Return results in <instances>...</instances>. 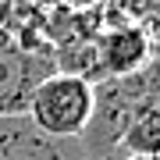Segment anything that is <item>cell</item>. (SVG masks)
<instances>
[{"label":"cell","instance_id":"1","mask_svg":"<svg viewBox=\"0 0 160 160\" xmlns=\"http://www.w3.org/2000/svg\"><path fill=\"white\" fill-rule=\"evenodd\" d=\"M160 107V46L142 71L92 86V118L78 135L86 160H121V135L135 118Z\"/></svg>","mask_w":160,"mask_h":160},{"label":"cell","instance_id":"4","mask_svg":"<svg viewBox=\"0 0 160 160\" xmlns=\"http://www.w3.org/2000/svg\"><path fill=\"white\" fill-rule=\"evenodd\" d=\"M46 75H53L50 50H25L0 36V118L25 114L32 89Z\"/></svg>","mask_w":160,"mask_h":160},{"label":"cell","instance_id":"7","mask_svg":"<svg viewBox=\"0 0 160 160\" xmlns=\"http://www.w3.org/2000/svg\"><path fill=\"white\" fill-rule=\"evenodd\" d=\"M103 7L121 22L139 25L160 46V0H103Z\"/></svg>","mask_w":160,"mask_h":160},{"label":"cell","instance_id":"3","mask_svg":"<svg viewBox=\"0 0 160 160\" xmlns=\"http://www.w3.org/2000/svg\"><path fill=\"white\" fill-rule=\"evenodd\" d=\"M103 7V4H100ZM157 43L139 29V25H128L114 18L103 7V25L96 36V46H92V68H96V82L103 78H125V75L142 71L149 57H153Z\"/></svg>","mask_w":160,"mask_h":160},{"label":"cell","instance_id":"6","mask_svg":"<svg viewBox=\"0 0 160 160\" xmlns=\"http://www.w3.org/2000/svg\"><path fill=\"white\" fill-rule=\"evenodd\" d=\"M121 157L160 160V107L128 125V132L121 135Z\"/></svg>","mask_w":160,"mask_h":160},{"label":"cell","instance_id":"8","mask_svg":"<svg viewBox=\"0 0 160 160\" xmlns=\"http://www.w3.org/2000/svg\"><path fill=\"white\" fill-rule=\"evenodd\" d=\"M57 4L64 7V11H75V14H82V11H96V7L103 4V0H57Z\"/></svg>","mask_w":160,"mask_h":160},{"label":"cell","instance_id":"2","mask_svg":"<svg viewBox=\"0 0 160 160\" xmlns=\"http://www.w3.org/2000/svg\"><path fill=\"white\" fill-rule=\"evenodd\" d=\"M25 118L53 139H78L92 118V86L78 75L53 71L32 89Z\"/></svg>","mask_w":160,"mask_h":160},{"label":"cell","instance_id":"5","mask_svg":"<svg viewBox=\"0 0 160 160\" xmlns=\"http://www.w3.org/2000/svg\"><path fill=\"white\" fill-rule=\"evenodd\" d=\"M0 160H86L78 139H53L25 114L0 118Z\"/></svg>","mask_w":160,"mask_h":160},{"label":"cell","instance_id":"9","mask_svg":"<svg viewBox=\"0 0 160 160\" xmlns=\"http://www.w3.org/2000/svg\"><path fill=\"white\" fill-rule=\"evenodd\" d=\"M121 160H142V157H121Z\"/></svg>","mask_w":160,"mask_h":160}]
</instances>
